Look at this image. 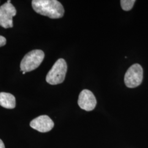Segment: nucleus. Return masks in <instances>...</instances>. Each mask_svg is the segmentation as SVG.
Returning <instances> with one entry per match:
<instances>
[{"label":"nucleus","instance_id":"obj_1","mask_svg":"<svg viewBox=\"0 0 148 148\" xmlns=\"http://www.w3.org/2000/svg\"><path fill=\"white\" fill-rule=\"evenodd\" d=\"M32 7L37 13L51 19L62 18L64 14L63 6L57 0H33Z\"/></svg>","mask_w":148,"mask_h":148},{"label":"nucleus","instance_id":"obj_2","mask_svg":"<svg viewBox=\"0 0 148 148\" xmlns=\"http://www.w3.org/2000/svg\"><path fill=\"white\" fill-rule=\"evenodd\" d=\"M67 72V64L64 59H59L53 65L46 76V81L52 85H58L63 82Z\"/></svg>","mask_w":148,"mask_h":148},{"label":"nucleus","instance_id":"obj_3","mask_svg":"<svg viewBox=\"0 0 148 148\" xmlns=\"http://www.w3.org/2000/svg\"><path fill=\"white\" fill-rule=\"evenodd\" d=\"M45 58V53L42 50L35 49L27 53L21 60V71L30 72L34 70L41 65Z\"/></svg>","mask_w":148,"mask_h":148},{"label":"nucleus","instance_id":"obj_4","mask_svg":"<svg viewBox=\"0 0 148 148\" xmlns=\"http://www.w3.org/2000/svg\"><path fill=\"white\" fill-rule=\"evenodd\" d=\"M143 70L139 64H134L127 70L124 78L125 84L128 88H135L142 82Z\"/></svg>","mask_w":148,"mask_h":148},{"label":"nucleus","instance_id":"obj_5","mask_svg":"<svg viewBox=\"0 0 148 148\" xmlns=\"http://www.w3.org/2000/svg\"><path fill=\"white\" fill-rule=\"evenodd\" d=\"M16 8L11 3L6 2L0 7V26L5 29L13 27V17L16 16Z\"/></svg>","mask_w":148,"mask_h":148},{"label":"nucleus","instance_id":"obj_6","mask_svg":"<svg viewBox=\"0 0 148 148\" xmlns=\"http://www.w3.org/2000/svg\"><path fill=\"white\" fill-rule=\"evenodd\" d=\"M78 104L83 110L92 111L95 108L97 104L95 96L90 90H82L79 96Z\"/></svg>","mask_w":148,"mask_h":148},{"label":"nucleus","instance_id":"obj_7","mask_svg":"<svg viewBox=\"0 0 148 148\" xmlns=\"http://www.w3.org/2000/svg\"><path fill=\"white\" fill-rule=\"evenodd\" d=\"M30 127L40 132L45 133L50 131L54 127V122L47 115H41L32 120Z\"/></svg>","mask_w":148,"mask_h":148},{"label":"nucleus","instance_id":"obj_8","mask_svg":"<svg viewBox=\"0 0 148 148\" xmlns=\"http://www.w3.org/2000/svg\"><path fill=\"white\" fill-rule=\"evenodd\" d=\"M16 98L11 93H0V106L6 109H14L16 107Z\"/></svg>","mask_w":148,"mask_h":148},{"label":"nucleus","instance_id":"obj_9","mask_svg":"<svg viewBox=\"0 0 148 148\" xmlns=\"http://www.w3.org/2000/svg\"><path fill=\"white\" fill-rule=\"evenodd\" d=\"M136 1L134 0H121L120 1L121 5L123 10L130 11L133 8Z\"/></svg>","mask_w":148,"mask_h":148},{"label":"nucleus","instance_id":"obj_10","mask_svg":"<svg viewBox=\"0 0 148 148\" xmlns=\"http://www.w3.org/2000/svg\"><path fill=\"white\" fill-rule=\"evenodd\" d=\"M6 43V39L5 37L0 35V47L5 46Z\"/></svg>","mask_w":148,"mask_h":148},{"label":"nucleus","instance_id":"obj_11","mask_svg":"<svg viewBox=\"0 0 148 148\" xmlns=\"http://www.w3.org/2000/svg\"><path fill=\"white\" fill-rule=\"evenodd\" d=\"M0 148H5V144L1 139H0Z\"/></svg>","mask_w":148,"mask_h":148},{"label":"nucleus","instance_id":"obj_12","mask_svg":"<svg viewBox=\"0 0 148 148\" xmlns=\"http://www.w3.org/2000/svg\"><path fill=\"white\" fill-rule=\"evenodd\" d=\"M7 3H11V1L10 0H9V1H7Z\"/></svg>","mask_w":148,"mask_h":148},{"label":"nucleus","instance_id":"obj_13","mask_svg":"<svg viewBox=\"0 0 148 148\" xmlns=\"http://www.w3.org/2000/svg\"><path fill=\"white\" fill-rule=\"evenodd\" d=\"M25 73H25V72H24V71H23V72L22 73V74H23V75H24Z\"/></svg>","mask_w":148,"mask_h":148}]
</instances>
